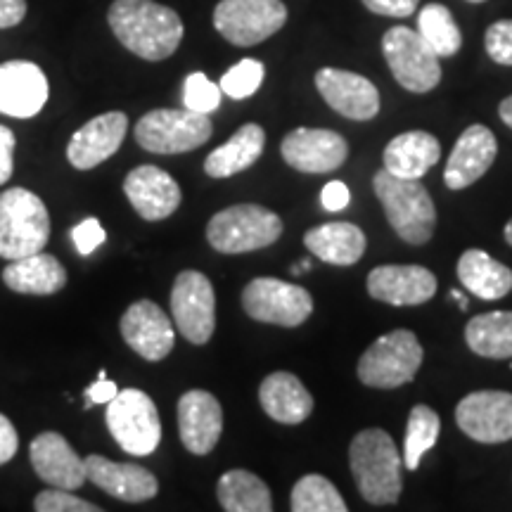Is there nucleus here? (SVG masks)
Returning a JSON list of instances; mask_svg holds the SVG:
<instances>
[{"label": "nucleus", "mask_w": 512, "mask_h": 512, "mask_svg": "<svg viewBox=\"0 0 512 512\" xmlns=\"http://www.w3.org/2000/svg\"><path fill=\"white\" fill-rule=\"evenodd\" d=\"M498 114H501L503 124L512 128V95L501 102V107H498Z\"/></svg>", "instance_id": "47"}, {"label": "nucleus", "mask_w": 512, "mask_h": 512, "mask_svg": "<svg viewBox=\"0 0 512 512\" xmlns=\"http://www.w3.org/2000/svg\"><path fill=\"white\" fill-rule=\"evenodd\" d=\"M119 330L128 347L150 363L164 361L174 351L176 332L169 313L150 299H140L128 306L121 316Z\"/></svg>", "instance_id": "15"}, {"label": "nucleus", "mask_w": 512, "mask_h": 512, "mask_svg": "<svg viewBox=\"0 0 512 512\" xmlns=\"http://www.w3.org/2000/svg\"><path fill=\"white\" fill-rule=\"evenodd\" d=\"M316 88L332 110L351 121H370L380 112V91L375 83L349 69H318Z\"/></svg>", "instance_id": "16"}, {"label": "nucleus", "mask_w": 512, "mask_h": 512, "mask_svg": "<svg viewBox=\"0 0 512 512\" xmlns=\"http://www.w3.org/2000/svg\"><path fill=\"white\" fill-rule=\"evenodd\" d=\"M128 133V117L124 112H105L86 121L67 145V159L74 169L88 171L107 162L119 150Z\"/></svg>", "instance_id": "21"}, {"label": "nucleus", "mask_w": 512, "mask_h": 512, "mask_svg": "<svg viewBox=\"0 0 512 512\" xmlns=\"http://www.w3.org/2000/svg\"><path fill=\"white\" fill-rule=\"evenodd\" d=\"M373 190L387 214L389 226L403 242L420 247L432 240L437 228V209L420 178H401L382 169L373 178Z\"/></svg>", "instance_id": "3"}, {"label": "nucleus", "mask_w": 512, "mask_h": 512, "mask_svg": "<svg viewBox=\"0 0 512 512\" xmlns=\"http://www.w3.org/2000/svg\"><path fill=\"white\" fill-rule=\"evenodd\" d=\"M285 164L302 174H332L349 159V143L330 128H294L280 143Z\"/></svg>", "instance_id": "14"}, {"label": "nucleus", "mask_w": 512, "mask_h": 512, "mask_svg": "<svg viewBox=\"0 0 512 512\" xmlns=\"http://www.w3.org/2000/svg\"><path fill=\"white\" fill-rule=\"evenodd\" d=\"M304 245L313 256L332 266H354L366 254L368 240L361 228L349 221H332L311 228L304 235Z\"/></svg>", "instance_id": "27"}, {"label": "nucleus", "mask_w": 512, "mask_h": 512, "mask_svg": "<svg viewBox=\"0 0 512 512\" xmlns=\"http://www.w3.org/2000/svg\"><path fill=\"white\" fill-rule=\"evenodd\" d=\"M72 240L76 245V252L81 256H91L100 245H105L107 233L100 226V221L91 216V219H83L79 226L72 228Z\"/></svg>", "instance_id": "40"}, {"label": "nucleus", "mask_w": 512, "mask_h": 512, "mask_svg": "<svg viewBox=\"0 0 512 512\" xmlns=\"http://www.w3.org/2000/svg\"><path fill=\"white\" fill-rule=\"evenodd\" d=\"M83 463L88 482L121 503H145L159 494L157 477L143 465L114 463L105 456H88Z\"/></svg>", "instance_id": "23"}, {"label": "nucleus", "mask_w": 512, "mask_h": 512, "mask_svg": "<svg viewBox=\"0 0 512 512\" xmlns=\"http://www.w3.org/2000/svg\"><path fill=\"white\" fill-rule=\"evenodd\" d=\"M69 275L53 254L36 252L22 259H12L3 271V283L17 294L48 297L67 287Z\"/></svg>", "instance_id": "26"}, {"label": "nucleus", "mask_w": 512, "mask_h": 512, "mask_svg": "<svg viewBox=\"0 0 512 512\" xmlns=\"http://www.w3.org/2000/svg\"><path fill=\"white\" fill-rule=\"evenodd\" d=\"M422 344L411 330H392L377 337L358 361V380L370 389H396L413 382L422 366Z\"/></svg>", "instance_id": "6"}, {"label": "nucleus", "mask_w": 512, "mask_h": 512, "mask_svg": "<svg viewBox=\"0 0 512 512\" xmlns=\"http://www.w3.org/2000/svg\"><path fill=\"white\" fill-rule=\"evenodd\" d=\"M15 133L8 126H0V185H5L15 171Z\"/></svg>", "instance_id": "42"}, {"label": "nucleus", "mask_w": 512, "mask_h": 512, "mask_svg": "<svg viewBox=\"0 0 512 512\" xmlns=\"http://www.w3.org/2000/svg\"><path fill=\"white\" fill-rule=\"evenodd\" d=\"M259 401L268 418L280 425H302L313 413V396L297 375L275 370L261 382Z\"/></svg>", "instance_id": "25"}, {"label": "nucleus", "mask_w": 512, "mask_h": 512, "mask_svg": "<svg viewBox=\"0 0 512 512\" xmlns=\"http://www.w3.org/2000/svg\"><path fill=\"white\" fill-rule=\"evenodd\" d=\"M178 434L195 456H207L223 434V408L214 394L190 389L178 399Z\"/></svg>", "instance_id": "20"}, {"label": "nucleus", "mask_w": 512, "mask_h": 512, "mask_svg": "<svg viewBox=\"0 0 512 512\" xmlns=\"http://www.w3.org/2000/svg\"><path fill=\"white\" fill-rule=\"evenodd\" d=\"M50 86L43 69L27 60L0 64V114L31 119L46 107Z\"/></svg>", "instance_id": "18"}, {"label": "nucleus", "mask_w": 512, "mask_h": 512, "mask_svg": "<svg viewBox=\"0 0 512 512\" xmlns=\"http://www.w3.org/2000/svg\"><path fill=\"white\" fill-rule=\"evenodd\" d=\"M50 238V214L36 192L10 188L0 195V256L22 259L43 252Z\"/></svg>", "instance_id": "5"}, {"label": "nucleus", "mask_w": 512, "mask_h": 512, "mask_svg": "<svg viewBox=\"0 0 512 512\" xmlns=\"http://www.w3.org/2000/svg\"><path fill=\"white\" fill-rule=\"evenodd\" d=\"M439 159V140L427 131H406L384 147V169L401 178H422Z\"/></svg>", "instance_id": "29"}, {"label": "nucleus", "mask_w": 512, "mask_h": 512, "mask_svg": "<svg viewBox=\"0 0 512 512\" xmlns=\"http://www.w3.org/2000/svg\"><path fill=\"white\" fill-rule=\"evenodd\" d=\"M418 34L430 43L439 57H453L463 48V34H460L456 19L441 3H430L420 10Z\"/></svg>", "instance_id": "34"}, {"label": "nucleus", "mask_w": 512, "mask_h": 512, "mask_svg": "<svg viewBox=\"0 0 512 512\" xmlns=\"http://www.w3.org/2000/svg\"><path fill=\"white\" fill-rule=\"evenodd\" d=\"M287 22L283 0H221L214 29L238 48H252L278 34Z\"/></svg>", "instance_id": "10"}, {"label": "nucleus", "mask_w": 512, "mask_h": 512, "mask_svg": "<svg viewBox=\"0 0 512 512\" xmlns=\"http://www.w3.org/2000/svg\"><path fill=\"white\" fill-rule=\"evenodd\" d=\"M283 235V219L261 204H233L207 223L209 245L221 254H249L275 245Z\"/></svg>", "instance_id": "4"}, {"label": "nucleus", "mask_w": 512, "mask_h": 512, "mask_svg": "<svg viewBox=\"0 0 512 512\" xmlns=\"http://www.w3.org/2000/svg\"><path fill=\"white\" fill-rule=\"evenodd\" d=\"M27 17V0H0V29L17 27Z\"/></svg>", "instance_id": "46"}, {"label": "nucleus", "mask_w": 512, "mask_h": 512, "mask_svg": "<svg viewBox=\"0 0 512 512\" xmlns=\"http://www.w3.org/2000/svg\"><path fill=\"white\" fill-rule=\"evenodd\" d=\"M498 155V143L491 128L472 124L463 131L448 157L444 183L448 190H465L475 185L491 169Z\"/></svg>", "instance_id": "22"}, {"label": "nucleus", "mask_w": 512, "mask_h": 512, "mask_svg": "<svg viewBox=\"0 0 512 512\" xmlns=\"http://www.w3.org/2000/svg\"><path fill=\"white\" fill-rule=\"evenodd\" d=\"M136 143L155 155H183L202 147L214 133L209 114L185 110H152L136 124Z\"/></svg>", "instance_id": "8"}, {"label": "nucleus", "mask_w": 512, "mask_h": 512, "mask_svg": "<svg viewBox=\"0 0 512 512\" xmlns=\"http://www.w3.org/2000/svg\"><path fill=\"white\" fill-rule=\"evenodd\" d=\"M264 76H266L264 64L259 60H252V57H247V60H240L235 67H230L228 72L223 74L219 86L228 98L245 100V98H252V95L259 91L261 83H264Z\"/></svg>", "instance_id": "36"}, {"label": "nucleus", "mask_w": 512, "mask_h": 512, "mask_svg": "<svg viewBox=\"0 0 512 512\" xmlns=\"http://www.w3.org/2000/svg\"><path fill=\"white\" fill-rule=\"evenodd\" d=\"M17 448H19V434L12 425L10 418H5L0 413V465L10 463L12 458L17 456Z\"/></svg>", "instance_id": "44"}, {"label": "nucleus", "mask_w": 512, "mask_h": 512, "mask_svg": "<svg viewBox=\"0 0 512 512\" xmlns=\"http://www.w3.org/2000/svg\"><path fill=\"white\" fill-rule=\"evenodd\" d=\"M456 425L477 444L512 441V394L498 389L467 394L456 406Z\"/></svg>", "instance_id": "13"}, {"label": "nucleus", "mask_w": 512, "mask_h": 512, "mask_svg": "<svg viewBox=\"0 0 512 512\" xmlns=\"http://www.w3.org/2000/svg\"><path fill=\"white\" fill-rule=\"evenodd\" d=\"M349 467L361 496L373 505H392L403 491L399 456L392 434L370 427L358 432L349 446Z\"/></svg>", "instance_id": "2"}, {"label": "nucleus", "mask_w": 512, "mask_h": 512, "mask_svg": "<svg viewBox=\"0 0 512 512\" xmlns=\"http://www.w3.org/2000/svg\"><path fill=\"white\" fill-rule=\"evenodd\" d=\"M349 200H351V192L342 181H330L323 188V192H320V202H323V209L330 211V214H337V211L347 209Z\"/></svg>", "instance_id": "43"}, {"label": "nucleus", "mask_w": 512, "mask_h": 512, "mask_svg": "<svg viewBox=\"0 0 512 512\" xmlns=\"http://www.w3.org/2000/svg\"><path fill=\"white\" fill-rule=\"evenodd\" d=\"M382 53L399 86L411 93H430L441 81L439 55L415 29L392 27L382 36Z\"/></svg>", "instance_id": "9"}, {"label": "nucleus", "mask_w": 512, "mask_h": 512, "mask_svg": "<svg viewBox=\"0 0 512 512\" xmlns=\"http://www.w3.org/2000/svg\"><path fill=\"white\" fill-rule=\"evenodd\" d=\"M107 22L121 46L147 62L174 55L185 34L178 12L155 0H114Z\"/></svg>", "instance_id": "1"}, {"label": "nucleus", "mask_w": 512, "mask_h": 512, "mask_svg": "<svg viewBox=\"0 0 512 512\" xmlns=\"http://www.w3.org/2000/svg\"><path fill=\"white\" fill-rule=\"evenodd\" d=\"M266 147V131L259 124H245L230 136L221 147H216L204 159V174L209 178H230L247 171L249 166L259 162Z\"/></svg>", "instance_id": "28"}, {"label": "nucleus", "mask_w": 512, "mask_h": 512, "mask_svg": "<svg viewBox=\"0 0 512 512\" xmlns=\"http://www.w3.org/2000/svg\"><path fill=\"white\" fill-rule=\"evenodd\" d=\"M437 275L425 266L387 264L368 273V294L389 306H420L437 294Z\"/></svg>", "instance_id": "17"}, {"label": "nucleus", "mask_w": 512, "mask_h": 512, "mask_svg": "<svg viewBox=\"0 0 512 512\" xmlns=\"http://www.w3.org/2000/svg\"><path fill=\"white\" fill-rule=\"evenodd\" d=\"M484 48L496 64L512 67V19H501L486 29Z\"/></svg>", "instance_id": "39"}, {"label": "nucleus", "mask_w": 512, "mask_h": 512, "mask_svg": "<svg viewBox=\"0 0 512 512\" xmlns=\"http://www.w3.org/2000/svg\"><path fill=\"white\" fill-rule=\"evenodd\" d=\"M242 309L252 320L280 328H299L313 313V297L304 287L278 278H254L242 290Z\"/></svg>", "instance_id": "11"}, {"label": "nucleus", "mask_w": 512, "mask_h": 512, "mask_svg": "<svg viewBox=\"0 0 512 512\" xmlns=\"http://www.w3.org/2000/svg\"><path fill=\"white\" fill-rule=\"evenodd\" d=\"M465 342L482 358H512V311L479 313L467 323Z\"/></svg>", "instance_id": "32"}, {"label": "nucleus", "mask_w": 512, "mask_h": 512, "mask_svg": "<svg viewBox=\"0 0 512 512\" xmlns=\"http://www.w3.org/2000/svg\"><path fill=\"white\" fill-rule=\"evenodd\" d=\"M290 508L294 512H347L349 505L328 477L306 475L294 484Z\"/></svg>", "instance_id": "35"}, {"label": "nucleus", "mask_w": 512, "mask_h": 512, "mask_svg": "<svg viewBox=\"0 0 512 512\" xmlns=\"http://www.w3.org/2000/svg\"><path fill=\"white\" fill-rule=\"evenodd\" d=\"M505 242L512 247V219L505 223Z\"/></svg>", "instance_id": "48"}, {"label": "nucleus", "mask_w": 512, "mask_h": 512, "mask_svg": "<svg viewBox=\"0 0 512 512\" xmlns=\"http://www.w3.org/2000/svg\"><path fill=\"white\" fill-rule=\"evenodd\" d=\"M117 394V382L107 380V377H98V382H93L91 387L86 389V408H91L93 403H110Z\"/></svg>", "instance_id": "45"}, {"label": "nucleus", "mask_w": 512, "mask_h": 512, "mask_svg": "<svg viewBox=\"0 0 512 512\" xmlns=\"http://www.w3.org/2000/svg\"><path fill=\"white\" fill-rule=\"evenodd\" d=\"M31 465L36 475L57 489L76 491L88 482L86 463L69 446V441L57 432H43L29 446Z\"/></svg>", "instance_id": "24"}, {"label": "nucleus", "mask_w": 512, "mask_h": 512, "mask_svg": "<svg viewBox=\"0 0 512 512\" xmlns=\"http://www.w3.org/2000/svg\"><path fill=\"white\" fill-rule=\"evenodd\" d=\"M124 195L145 221H164L181 207L183 192L174 176L152 164L136 166L124 181Z\"/></svg>", "instance_id": "19"}, {"label": "nucleus", "mask_w": 512, "mask_h": 512, "mask_svg": "<svg viewBox=\"0 0 512 512\" xmlns=\"http://www.w3.org/2000/svg\"><path fill=\"white\" fill-rule=\"evenodd\" d=\"M36 512H100L98 505L83 501V498L74 496L69 489H46L34 498Z\"/></svg>", "instance_id": "38"}, {"label": "nucleus", "mask_w": 512, "mask_h": 512, "mask_svg": "<svg viewBox=\"0 0 512 512\" xmlns=\"http://www.w3.org/2000/svg\"><path fill=\"white\" fill-rule=\"evenodd\" d=\"M302 271H304L302 264H294V266H292V275H299Z\"/></svg>", "instance_id": "49"}, {"label": "nucleus", "mask_w": 512, "mask_h": 512, "mask_svg": "<svg viewBox=\"0 0 512 512\" xmlns=\"http://www.w3.org/2000/svg\"><path fill=\"white\" fill-rule=\"evenodd\" d=\"M171 316L181 335L195 347H204L216 330L214 285L200 271H181L171 290Z\"/></svg>", "instance_id": "12"}, {"label": "nucleus", "mask_w": 512, "mask_h": 512, "mask_svg": "<svg viewBox=\"0 0 512 512\" xmlns=\"http://www.w3.org/2000/svg\"><path fill=\"white\" fill-rule=\"evenodd\" d=\"M107 430L131 456H150L162 441V420L155 401L140 389H119L107 403Z\"/></svg>", "instance_id": "7"}, {"label": "nucleus", "mask_w": 512, "mask_h": 512, "mask_svg": "<svg viewBox=\"0 0 512 512\" xmlns=\"http://www.w3.org/2000/svg\"><path fill=\"white\" fill-rule=\"evenodd\" d=\"M441 432V420L434 408L418 403L411 408L406 425V439H403V465L408 470H418L422 456L437 446Z\"/></svg>", "instance_id": "33"}, {"label": "nucleus", "mask_w": 512, "mask_h": 512, "mask_svg": "<svg viewBox=\"0 0 512 512\" xmlns=\"http://www.w3.org/2000/svg\"><path fill=\"white\" fill-rule=\"evenodd\" d=\"M370 12L382 17H411L420 0H361Z\"/></svg>", "instance_id": "41"}, {"label": "nucleus", "mask_w": 512, "mask_h": 512, "mask_svg": "<svg viewBox=\"0 0 512 512\" xmlns=\"http://www.w3.org/2000/svg\"><path fill=\"white\" fill-rule=\"evenodd\" d=\"M221 508L226 512H271L273 496L268 484L249 470H230L216 486Z\"/></svg>", "instance_id": "31"}, {"label": "nucleus", "mask_w": 512, "mask_h": 512, "mask_svg": "<svg viewBox=\"0 0 512 512\" xmlns=\"http://www.w3.org/2000/svg\"><path fill=\"white\" fill-rule=\"evenodd\" d=\"M223 91L219 83H214L207 74L195 72L183 83V102L192 112L211 114L221 107Z\"/></svg>", "instance_id": "37"}, {"label": "nucleus", "mask_w": 512, "mask_h": 512, "mask_svg": "<svg viewBox=\"0 0 512 512\" xmlns=\"http://www.w3.org/2000/svg\"><path fill=\"white\" fill-rule=\"evenodd\" d=\"M458 280L484 302H496L512 292V271L484 249H467L458 259Z\"/></svg>", "instance_id": "30"}, {"label": "nucleus", "mask_w": 512, "mask_h": 512, "mask_svg": "<svg viewBox=\"0 0 512 512\" xmlns=\"http://www.w3.org/2000/svg\"><path fill=\"white\" fill-rule=\"evenodd\" d=\"M467 3H475L477 5V3H486V0H467Z\"/></svg>", "instance_id": "50"}]
</instances>
